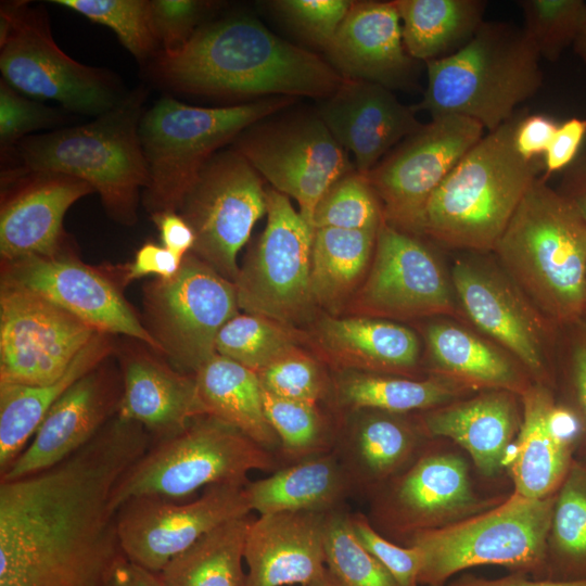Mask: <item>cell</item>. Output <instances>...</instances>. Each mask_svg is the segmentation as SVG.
Masks as SVG:
<instances>
[{"label": "cell", "instance_id": "94428289", "mask_svg": "<svg viewBox=\"0 0 586 586\" xmlns=\"http://www.w3.org/2000/svg\"><path fill=\"white\" fill-rule=\"evenodd\" d=\"M448 586H586V578L576 581L530 579L525 577V574L513 573L501 578L488 579L463 574L450 582Z\"/></svg>", "mask_w": 586, "mask_h": 586}, {"label": "cell", "instance_id": "277c9868", "mask_svg": "<svg viewBox=\"0 0 586 586\" xmlns=\"http://www.w3.org/2000/svg\"><path fill=\"white\" fill-rule=\"evenodd\" d=\"M523 113L486 132L429 199L421 231L451 249L494 251L524 194L544 169L513 143Z\"/></svg>", "mask_w": 586, "mask_h": 586}, {"label": "cell", "instance_id": "8fae6325", "mask_svg": "<svg viewBox=\"0 0 586 586\" xmlns=\"http://www.w3.org/2000/svg\"><path fill=\"white\" fill-rule=\"evenodd\" d=\"M142 306L141 321L160 354L192 374L217 354V335L239 308L234 283L192 252L174 277L144 284Z\"/></svg>", "mask_w": 586, "mask_h": 586}, {"label": "cell", "instance_id": "4dcf8cb0", "mask_svg": "<svg viewBox=\"0 0 586 586\" xmlns=\"http://www.w3.org/2000/svg\"><path fill=\"white\" fill-rule=\"evenodd\" d=\"M245 494L259 515L309 511L329 513L344 508L355 493L352 481L333 451L284 464L270 475L250 481Z\"/></svg>", "mask_w": 586, "mask_h": 586}, {"label": "cell", "instance_id": "7bdbcfd3", "mask_svg": "<svg viewBox=\"0 0 586 586\" xmlns=\"http://www.w3.org/2000/svg\"><path fill=\"white\" fill-rule=\"evenodd\" d=\"M324 556L328 571L342 586H399L359 543L345 508L327 513Z\"/></svg>", "mask_w": 586, "mask_h": 586}, {"label": "cell", "instance_id": "03108f58", "mask_svg": "<svg viewBox=\"0 0 586 586\" xmlns=\"http://www.w3.org/2000/svg\"><path fill=\"white\" fill-rule=\"evenodd\" d=\"M585 294H586V286H585Z\"/></svg>", "mask_w": 586, "mask_h": 586}, {"label": "cell", "instance_id": "db71d44e", "mask_svg": "<svg viewBox=\"0 0 586 586\" xmlns=\"http://www.w3.org/2000/svg\"><path fill=\"white\" fill-rule=\"evenodd\" d=\"M182 260L183 258L178 257L165 246L149 242L137 251L131 263L123 267H110L124 288L130 281L145 276L169 279L179 271Z\"/></svg>", "mask_w": 586, "mask_h": 586}, {"label": "cell", "instance_id": "7402d4cb", "mask_svg": "<svg viewBox=\"0 0 586 586\" xmlns=\"http://www.w3.org/2000/svg\"><path fill=\"white\" fill-rule=\"evenodd\" d=\"M122 391L120 370L106 359L50 407L27 447L0 474V481L39 472L80 449L117 415Z\"/></svg>", "mask_w": 586, "mask_h": 586}, {"label": "cell", "instance_id": "ffe728a7", "mask_svg": "<svg viewBox=\"0 0 586 586\" xmlns=\"http://www.w3.org/2000/svg\"><path fill=\"white\" fill-rule=\"evenodd\" d=\"M373 257L360 295L370 313L391 317L453 314L451 289L438 260L411 233L383 220Z\"/></svg>", "mask_w": 586, "mask_h": 586}, {"label": "cell", "instance_id": "7dc6e473", "mask_svg": "<svg viewBox=\"0 0 586 586\" xmlns=\"http://www.w3.org/2000/svg\"><path fill=\"white\" fill-rule=\"evenodd\" d=\"M257 375L264 390L283 398L318 404L328 392L316 362L294 352L258 371Z\"/></svg>", "mask_w": 586, "mask_h": 586}, {"label": "cell", "instance_id": "8d00e7d4", "mask_svg": "<svg viewBox=\"0 0 586 586\" xmlns=\"http://www.w3.org/2000/svg\"><path fill=\"white\" fill-rule=\"evenodd\" d=\"M426 339L437 365L460 382L521 394L527 388L505 355L459 327L431 324Z\"/></svg>", "mask_w": 586, "mask_h": 586}, {"label": "cell", "instance_id": "e0dca14e", "mask_svg": "<svg viewBox=\"0 0 586 586\" xmlns=\"http://www.w3.org/2000/svg\"><path fill=\"white\" fill-rule=\"evenodd\" d=\"M251 511L244 486L231 484L207 486L187 502L135 497L116 513L120 549L130 562L160 573L203 535Z\"/></svg>", "mask_w": 586, "mask_h": 586}, {"label": "cell", "instance_id": "7a4b0ae2", "mask_svg": "<svg viewBox=\"0 0 586 586\" xmlns=\"http://www.w3.org/2000/svg\"><path fill=\"white\" fill-rule=\"evenodd\" d=\"M155 69L175 88L218 97L323 100L344 79L317 54L246 15L201 26L181 47L163 50Z\"/></svg>", "mask_w": 586, "mask_h": 586}, {"label": "cell", "instance_id": "816d5d0a", "mask_svg": "<svg viewBox=\"0 0 586 586\" xmlns=\"http://www.w3.org/2000/svg\"><path fill=\"white\" fill-rule=\"evenodd\" d=\"M562 327L568 329L563 361L569 398L563 406L575 416L579 426L578 443L586 447V313Z\"/></svg>", "mask_w": 586, "mask_h": 586}, {"label": "cell", "instance_id": "4316f807", "mask_svg": "<svg viewBox=\"0 0 586 586\" xmlns=\"http://www.w3.org/2000/svg\"><path fill=\"white\" fill-rule=\"evenodd\" d=\"M472 259L458 260L451 282L469 318L538 375L546 372L545 328L501 276Z\"/></svg>", "mask_w": 586, "mask_h": 586}, {"label": "cell", "instance_id": "30bf717a", "mask_svg": "<svg viewBox=\"0 0 586 586\" xmlns=\"http://www.w3.org/2000/svg\"><path fill=\"white\" fill-rule=\"evenodd\" d=\"M0 48L3 80L21 93L97 116L122 100L113 76L65 54L52 38L46 14L25 2L1 5Z\"/></svg>", "mask_w": 586, "mask_h": 586}, {"label": "cell", "instance_id": "11a10c76", "mask_svg": "<svg viewBox=\"0 0 586 586\" xmlns=\"http://www.w3.org/2000/svg\"><path fill=\"white\" fill-rule=\"evenodd\" d=\"M586 137V119L571 117L558 125L552 140L544 154V176L547 179L552 174L563 171L578 156L579 149Z\"/></svg>", "mask_w": 586, "mask_h": 586}, {"label": "cell", "instance_id": "f35d334b", "mask_svg": "<svg viewBox=\"0 0 586 586\" xmlns=\"http://www.w3.org/2000/svg\"><path fill=\"white\" fill-rule=\"evenodd\" d=\"M586 578V457L573 460L555 493L548 579Z\"/></svg>", "mask_w": 586, "mask_h": 586}, {"label": "cell", "instance_id": "681fc988", "mask_svg": "<svg viewBox=\"0 0 586 586\" xmlns=\"http://www.w3.org/2000/svg\"><path fill=\"white\" fill-rule=\"evenodd\" d=\"M64 115L38 101L22 95L3 79L0 81V143L1 151L17 145L37 130L54 127Z\"/></svg>", "mask_w": 586, "mask_h": 586}, {"label": "cell", "instance_id": "74e56055", "mask_svg": "<svg viewBox=\"0 0 586 586\" xmlns=\"http://www.w3.org/2000/svg\"><path fill=\"white\" fill-rule=\"evenodd\" d=\"M462 387V384L443 379L411 380L351 373L341 377L333 390L334 398L343 408L375 409L400 415L444 405Z\"/></svg>", "mask_w": 586, "mask_h": 586}, {"label": "cell", "instance_id": "d6a6232c", "mask_svg": "<svg viewBox=\"0 0 586 586\" xmlns=\"http://www.w3.org/2000/svg\"><path fill=\"white\" fill-rule=\"evenodd\" d=\"M193 377L205 415L237 428L278 457L279 438L265 416L255 371L215 354Z\"/></svg>", "mask_w": 586, "mask_h": 586}, {"label": "cell", "instance_id": "cb8c5ba5", "mask_svg": "<svg viewBox=\"0 0 586 586\" xmlns=\"http://www.w3.org/2000/svg\"><path fill=\"white\" fill-rule=\"evenodd\" d=\"M324 52L345 79L377 82L391 90L413 84L417 61L405 49L394 0L354 1Z\"/></svg>", "mask_w": 586, "mask_h": 586}, {"label": "cell", "instance_id": "ac0fdd59", "mask_svg": "<svg viewBox=\"0 0 586 586\" xmlns=\"http://www.w3.org/2000/svg\"><path fill=\"white\" fill-rule=\"evenodd\" d=\"M1 283L30 291L98 332L122 334L160 354L109 267H92L67 252L1 263Z\"/></svg>", "mask_w": 586, "mask_h": 586}, {"label": "cell", "instance_id": "2e32d148", "mask_svg": "<svg viewBox=\"0 0 586 586\" xmlns=\"http://www.w3.org/2000/svg\"><path fill=\"white\" fill-rule=\"evenodd\" d=\"M97 330L46 298L0 284V384L41 386L61 378Z\"/></svg>", "mask_w": 586, "mask_h": 586}, {"label": "cell", "instance_id": "d6986e66", "mask_svg": "<svg viewBox=\"0 0 586 586\" xmlns=\"http://www.w3.org/2000/svg\"><path fill=\"white\" fill-rule=\"evenodd\" d=\"M372 494V517L368 519L373 527L409 538L486 506L472 491L466 461L448 453L421 454Z\"/></svg>", "mask_w": 586, "mask_h": 586}, {"label": "cell", "instance_id": "d590c367", "mask_svg": "<svg viewBox=\"0 0 586 586\" xmlns=\"http://www.w3.org/2000/svg\"><path fill=\"white\" fill-rule=\"evenodd\" d=\"M252 519L228 521L203 535L160 572L164 586H245L244 546Z\"/></svg>", "mask_w": 586, "mask_h": 586}, {"label": "cell", "instance_id": "6da1fadb", "mask_svg": "<svg viewBox=\"0 0 586 586\" xmlns=\"http://www.w3.org/2000/svg\"><path fill=\"white\" fill-rule=\"evenodd\" d=\"M152 442L116 415L61 462L0 481V586H104L123 555L111 496Z\"/></svg>", "mask_w": 586, "mask_h": 586}, {"label": "cell", "instance_id": "91938a15", "mask_svg": "<svg viewBox=\"0 0 586 586\" xmlns=\"http://www.w3.org/2000/svg\"><path fill=\"white\" fill-rule=\"evenodd\" d=\"M558 191L565 196L586 220V152L562 171Z\"/></svg>", "mask_w": 586, "mask_h": 586}, {"label": "cell", "instance_id": "bcb514c9", "mask_svg": "<svg viewBox=\"0 0 586 586\" xmlns=\"http://www.w3.org/2000/svg\"><path fill=\"white\" fill-rule=\"evenodd\" d=\"M523 30L540 58L557 61L573 46L586 21L584 0H521Z\"/></svg>", "mask_w": 586, "mask_h": 586}, {"label": "cell", "instance_id": "ba28073f", "mask_svg": "<svg viewBox=\"0 0 586 586\" xmlns=\"http://www.w3.org/2000/svg\"><path fill=\"white\" fill-rule=\"evenodd\" d=\"M281 467L277 455L237 428L202 415L178 434L152 442L115 485L111 507L117 512L140 496L180 500L217 484L245 486L251 471Z\"/></svg>", "mask_w": 586, "mask_h": 586}, {"label": "cell", "instance_id": "60d3db41", "mask_svg": "<svg viewBox=\"0 0 586 586\" xmlns=\"http://www.w3.org/2000/svg\"><path fill=\"white\" fill-rule=\"evenodd\" d=\"M265 416L279 438L282 466L332 451V433L318 404L283 398L262 387Z\"/></svg>", "mask_w": 586, "mask_h": 586}, {"label": "cell", "instance_id": "5bb4252c", "mask_svg": "<svg viewBox=\"0 0 586 586\" xmlns=\"http://www.w3.org/2000/svg\"><path fill=\"white\" fill-rule=\"evenodd\" d=\"M484 135L479 122L449 114L431 118L396 145L366 175L383 203L384 220L420 233L429 199Z\"/></svg>", "mask_w": 586, "mask_h": 586}, {"label": "cell", "instance_id": "f546056e", "mask_svg": "<svg viewBox=\"0 0 586 586\" xmlns=\"http://www.w3.org/2000/svg\"><path fill=\"white\" fill-rule=\"evenodd\" d=\"M518 422L511 392L498 390L428 412L421 429L455 441L483 474L492 476L504 466Z\"/></svg>", "mask_w": 586, "mask_h": 586}, {"label": "cell", "instance_id": "9a60e30c", "mask_svg": "<svg viewBox=\"0 0 586 586\" xmlns=\"http://www.w3.org/2000/svg\"><path fill=\"white\" fill-rule=\"evenodd\" d=\"M267 225L234 282L239 307L279 323L298 319L314 302L310 289L315 229L289 196L266 190Z\"/></svg>", "mask_w": 586, "mask_h": 586}, {"label": "cell", "instance_id": "f5cc1de1", "mask_svg": "<svg viewBox=\"0 0 586 586\" xmlns=\"http://www.w3.org/2000/svg\"><path fill=\"white\" fill-rule=\"evenodd\" d=\"M212 3L194 0L151 1L152 20L163 50H174L184 44L200 28V21Z\"/></svg>", "mask_w": 586, "mask_h": 586}, {"label": "cell", "instance_id": "4fadbf2b", "mask_svg": "<svg viewBox=\"0 0 586 586\" xmlns=\"http://www.w3.org/2000/svg\"><path fill=\"white\" fill-rule=\"evenodd\" d=\"M192 228V253L235 282L237 255L266 213L260 175L237 150L217 152L202 168L179 208Z\"/></svg>", "mask_w": 586, "mask_h": 586}, {"label": "cell", "instance_id": "484cf974", "mask_svg": "<svg viewBox=\"0 0 586 586\" xmlns=\"http://www.w3.org/2000/svg\"><path fill=\"white\" fill-rule=\"evenodd\" d=\"M327 513L278 512L252 519L244 546L245 586L307 585L327 570Z\"/></svg>", "mask_w": 586, "mask_h": 586}, {"label": "cell", "instance_id": "83f0119b", "mask_svg": "<svg viewBox=\"0 0 586 586\" xmlns=\"http://www.w3.org/2000/svg\"><path fill=\"white\" fill-rule=\"evenodd\" d=\"M521 395L523 418L511 462L515 494L545 498L556 493L574 460L579 426L546 387H527Z\"/></svg>", "mask_w": 586, "mask_h": 586}, {"label": "cell", "instance_id": "603a6c76", "mask_svg": "<svg viewBox=\"0 0 586 586\" xmlns=\"http://www.w3.org/2000/svg\"><path fill=\"white\" fill-rule=\"evenodd\" d=\"M317 115L334 139L353 153L355 169L365 176L423 126L413 107L403 104L391 89L360 79L344 78L334 93L322 100Z\"/></svg>", "mask_w": 586, "mask_h": 586}, {"label": "cell", "instance_id": "e575fe53", "mask_svg": "<svg viewBox=\"0 0 586 586\" xmlns=\"http://www.w3.org/2000/svg\"><path fill=\"white\" fill-rule=\"evenodd\" d=\"M320 340L344 365L367 370H407L419 356L412 331L371 318H327L320 326Z\"/></svg>", "mask_w": 586, "mask_h": 586}, {"label": "cell", "instance_id": "52a82bcc", "mask_svg": "<svg viewBox=\"0 0 586 586\" xmlns=\"http://www.w3.org/2000/svg\"><path fill=\"white\" fill-rule=\"evenodd\" d=\"M269 97L225 107L163 98L141 118L139 136L149 170L142 202L149 213L178 211L205 164L253 124L293 104Z\"/></svg>", "mask_w": 586, "mask_h": 586}, {"label": "cell", "instance_id": "9c48e42d", "mask_svg": "<svg viewBox=\"0 0 586 586\" xmlns=\"http://www.w3.org/2000/svg\"><path fill=\"white\" fill-rule=\"evenodd\" d=\"M555 494L530 499L513 494L491 511L419 531L408 545L422 557L418 583L443 584L464 569L497 564L548 579V538Z\"/></svg>", "mask_w": 586, "mask_h": 586}, {"label": "cell", "instance_id": "680465c9", "mask_svg": "<svg viewBox=\"0 0 586 586\" xmlns=\"http://www.w3.org/2000/svg\"><path fill=\"white\" fill-rule=\"evenodd\" d=\"M104 586H164L160 573L130 562L122 555L113 564Z\"/></svg>", "mask_w": 586, "mask_h": 586}, {"label": "cell", "instance_id": "3957f363", "mask_svg": "<svg viewBox=\"0 0 586 586\" xmlns=\"http://www.w3.org/2000/svg\"><path fill=\"white\" fill-rule=\"evenodd\" d=\"M494 251L553 327L586 313V220L547 179L531 184Z\"/></svg>", "mask_w": 586, "mask_h": 586}, {"label": "cell", "instance_id": "e7e4bbea", "mask_svg": "<svg viewBox=\"0 0 586 586\" xmlns=\"http://www.w3.org/2000/svg\"><path fill=\"white\" fill-rule=\"evenodd\" d=\"M428 586H438V585H428Z\"/></svg>", "mask_w": 586, "mask_h": 586}, {"label": "cell", "instance_id": "f6af8a7d", "mask_svg": "<svg viewBox=\"0 0 586 586\" xmlns=\"http://www.w3.org/2000/svg\"><path fill=\"white\" fill-rule=\"evenodd\" d=\"M90 21L111 28L137 59L149 56L158 40L151 1L146 0H53Z\"/></svg>", "mask_w": 586, "mask_h": 586}, {"label": "cell", "instance_id": "f1b7e54d", "mask_svg": "<svg viewBox=\"0 0 586 586\" xmlns=\"http://www.w3.org/2000/svg\"><path fill=\"white\" fill-rule=\"evenodd\" d=\"M347 426L336 433L332 451L355 492L372 494L406 470L421 454V433L408 421L375 409H354Z\"/></svg>", "mask_w": 586, "mask_h": 586}, {"label": "cell", "instance_id": "1f68e13d", "mask_svg": "<svg viewBox=\"0 0 586 586\" xmlns=\"http://www.w3.org/2000/svg\"><path fill=\"white\" fill-rule=\"evenodd\" d=\"M115 351L111 334L98 332L56 381L41 386L0 384V474L25 449L50 407Z\"/></svg>", "mask_w": 586, "mask_h": 586}, {"label": "cell", "instance_id": "8992f818", "mask_svg": "<svg viewBox=\"0 0 586 586\" xmlns=\"http://www.w3.org/2000/svg\"><path fill=\"white\" fill-rule=\"evenodd\" d=\"M144 91L136 90L94 120L41 135L16 145L24 171H53L88 182L117 222H137L139 191L149 181L139 126Z\"/></svg>", "mask_w": 586, "mask_h": 586}, {"label": "cell", "instance_id": "9f6ffc18", "mask_svg": "<svg viewBox=\"0 0 586 586\" xmlns=\"http://www.w3.org/2000/svg\"><path fill=\"white\" fill-rule=\"evenodd\" d=\"M558 123L544 114H522L513 135L519 155L525 161H535L544 155L558 128Z\"/></svg>", "mask_w": 586, "mask_h": 586}, {"label": "cell", "instance_id": "f907efd6", "mask_svg": "<svg viewBox=\"0 0 586 586\" xmlns=\"http://www.w3.org/2000/svg\"><path fill=\"white\" fill-rule=\"evenodd\" d=\"M351 523L359 543L399 586H419L422 557L416 546L402 547L386 539L373 527L368 517L360 512H351Z\"/></svg>", "mask_w": 586, "mask_h": 586}, {"label": "cell", "instance_id": "c3c4849f", "mask_svg": "<svg viewBox=\"0 0 586 586\" xmlns=\"http://www.w3.org/2000/svg\"><path fill=\"white\" fill-rule=\"evenodd\" d=\"M349 0H278L273 9L302 36L326 50L347 15Z\"/></svg>", "mask_w": 586, "mask_h": 586}, {"label": "cell", "instance_id": "6f0895ef", "mask_svg": "<svg viewBox=\"0 0 586 586\" xmlns=\"http://www.w3.org/2000/svg\"><path fill=\"white\" fill-rule=\"evenodd\" d=\"M151 218L160 232L163 246L180 258H184L192 251L195 243L194 232L177 211L154 213Z\"/></svg>", "mask_w": 586, "mask_h": 586}, {"label": "cell", "instance_id": "ee69618b", "mask_svg": "<svg viewBox=\"0 0 586 586\" xmlns=\"http://www.w3.org/2000/svg\"><path fill=\"white\" fill-rule=\"evenodd\" d=\"M383 208L367 176L356 169L342 176L323 194L314 213V229L378 230Z\"/></svg>", "mask_w": 586, "mask_h": 586}, {"label": "cell", "instance_id": "d4e9b609", "mask_svg": "<svg viewBox=\"0 0 586 586\" xmlns=\"http://www.w3.org/2000/svg\"><path fill=\"white\" fill-rule=\"evenodd\" d=\"M153 353L142 342L118 351L123 391L117 416L141 424L155 442L178 434L205 413L193 374Z\"/></svg>", "mask_w": 586, "mask_h": 586}, {"label": "cell", "instance_id": "be15d7a7", "mask_svg": "<svg viewBox=\"0 0 586 586\" xmlns=\"http://www.w3.org/2000/svg\"><path fill=\"white\" fill-rule=\"evenodd\" d=\"M304 586H342V585L335 579V577L327 569L326 572L320 577L314 579L313 582Z\"/></svg>", "mask_w": 586, "mask_h": 586}, {"label": "cell", "instance_id": "44dd1931", "mask_svg": "<svg viewBox=\"0 0 586 586\" xmlns=\"http://www.w3.org/2000/svg\"><path fill=\"white\" fill-rule=\"evenodd\" d=\"M1 263L65 252L63 219L68 208L94 192L86 181L53 171L15 168L2 176Z\"/></svg>", "mask_w": 586, "mask_h": 586}, {"label": "cell", "instance_id": "b9f144b4", "mask_svg": "<svg viewBox=\"0 0 586 586\" xmlns=\"http://www.w3.org/2000/svg\"><path fill=\"white\" fill-rule=\"evenodd\" d=\"M216 353L256 373L294 352L292 334L279 322L254 314H238L219 331Z\"/></svg>", "mask_w": 586, "mask_h": 586}, {"label": "cell", "instance_id": "7c38bea8", "mask_svg": "<svg viewBox=\"0 0 586 586\" xmlns=\"http://www.w3.org/2000/svg\"><path fill=\"white\" fill-rule=\"evenodd\" d=\"M232 143L275 190L297 202L300 215L311 228L320 199L355 169L317 113L269 116L246 128Z\"/></svg>", "mask_w": 586, "mask_h": 586}, {"label": "cell", "instance_id": "6125c7cd", "mask_svg": "<svg viewBox=\"0 0 586 586\" xmlns=\"http://www.w3.org/2000/svg\"><path fill=\"white\" fill-rule=\"evenodd\" d=\"M573 48H574L575 53L586 64V21L584 23V26L579 35L577 36L575 42L573 43Z\"/></svg>", "mask_w": 586, "mask_h": 586}, {"label": "cell", "instance_id": "5b68a950", "mask_svg": "<svg viewBox=\"0 0 586 586\" xmlns=\"http://www.w3.org/2000/svg\"><path fill=\"white\" fill-rule=\"evenodd\" d=\"M540 59L523 28L484 22L459 51L425 63L426 88L412 107L431 118L466 116L493 131L540 88Z\"/></svg>", "mask_w": 586, "mask_h": 586}, {"label": "cell", "instance_id": "836d02e7", "mask_svg": "<svg viewBox=\"0 0 586 586\" xmlns=\"http://www.w3.org/2000/svg\"><path fill=\"white\" fill-rule=\"evenodd\" d=\"M407 53L424 63L464 47L483 20V0H394Z\"/></svg>", "mask_w": 586, "mask_h": 586}, {"label": "cell", "instance_id": "ab89813d", "mask_svg": "<svg viewBox=\"0 0 586 586\" xmlns=\"http://www.w3.org/2000/svg\"><path fill=\"white\" fill-rule=\"evenodd\" d=\"M377 232L378 230L315 229L310 265L314 301L331 304L353 289L370 260Z\"/></svg>", "mask_w": 586, "mask_h": 586}]
</instances>
